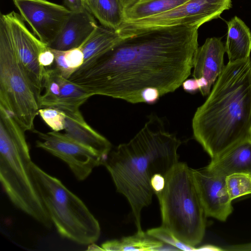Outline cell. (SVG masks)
<instances>
[{
    "label": "cell",
    "mask_w": 251,
    "mask_h": 251,
    "mask_svg": "<svg viewBox=\"0 0 251 251\" xmlns=\"http://www.w3.org/2000/svg\"><path fill=\"white\" fill-rule=\"evenodd\" d=\"M198 30L159 27L123 37L105 53L84 62L68 79L91 96L153 104L190 75L199 47Z\"/></svg>",
    "instance_id": "6da1fadb"
},
{
    "label": "cell",
    "mask_w": 251,
    "mask_h": 251,
    "mask_svg": "<svg viewBox=\"0 0 251 251\" xmlns=\"http://www.w3.org/2000/svg\"><path fill=\"white\" fill-rule=\"evenodd\" d=\"M181 141L167 130L163 120L151 115L141 129L127 143L110 151L103 162L117 191L127 200L133 214L137 232H142V210L149 205L154 192L153 176H165L178 162Z\"/></svg>",
    "instance_id": "7a4b0ae2"
},
{
    "label": "cell",
    "mask_w": 251,
    "mask_h": 251,
    "mask_svg": "<svg viewBox=\"0 0 251 251\" xmlns=\"http://www.w3.org/2000/svg\"><path fill=\"white\" fill-rule=\"evenodd\" d=\"M193 136L211 159L251 139V61L228 63L192 121Z\"/></svg>",
    "instance_id": "3957f363"
},
{
    "label": "cell",
    "mask_w": 251,
    "mask_h": 251,
    "mask_svg": "<svg viewBox=\"0 0 251 251\" xmlns=\"http://www.w3.org/2000/svg\"><path fill=\"white\" fill-rule=\"evenodd\" d=\"M25 131L0 106V181L12 203L47 228L53 223L32 179Z\"/></svg>",
    "instance_id": "277c9868"
},
{
    "label": "cell",
    "mask_w": 251,
    "mask_h": 251,
    "mask_svg": "<svg viewBox=\"0 0 251 251\" xmlns=\"http://www.w3.org/2000/svg\"><path fill=\"white\" fill-rule=\"evenodd\" d=\"M164 177V189L155 194L161 226L184 244L195 247L204 236L207 216L194 183L193 169L178 161Z\"/></svg>",
    "instance_id": "5b68a950"
},
{
    "label": "cell",
    "mask_w": 251,
    "mask_h": 251,
    "mask_svg": "<svg viewBox=\"0 0 251 251\" xmlns=\"http://www.w3.org/2000/svg\"><path fill=\"white\" fill-rule=\"evenodd\" d=\"M31 171L36 188L60 235L81 245L95 243L100 234V224L81 200L33 162Z\"/></svg>",
    "instance_id": "8992f818"
},
{
    "label": "cell",
    "mask_w": 251,
    "mask_h": 251,
    "mask_svg": "<svg viewBox=\"0 0 251 251\" xmlns=\"http://www.w3.org/2000/svg\"><path fill=\"white\" fill-rule=\"evenodd\" d=\"M40 96L19 61L3 14L0 16V106L25 131L34 129Z\"/></svg>",
    "instance_id": "52a82bcc"
},
{
    "label": "cell",
    "mask_w": 251,
    "mask_h": 251,
    "mask_svg": "<svg viewBox=\"0 0 251 251\" xmlns=\"http://www.w3.org/2000/svg\"><path fill=\"white\" fill-rule=\"evenodd\" d=\"M231 0H189L164 13L124 22L117 31L123 38L159 27L185 26L199 28L205 23L220 17L224 11L231 7Z\"/></svg>",
    "instance_id": "ba28073f"
},
{
    "label": "cell",
    "mask_w": 251,
    "mask_h": 251,
    "mask_svg": "<svg viewBox=\"0 0 251 251\" xmlns=\"http://www.w3.org/2000/svg\"><path fill=\"white\" fill-rule=\"evenodd\" d=\"M32 131L42 140L36 141V147L65 162L79 181L85 179L95 167L103 165L104 159L66 133H43L35 129Z\"/></svg>",
    "instance_id": "9c48e42d"
},
{
    "label": "cell",
    "mask_w": 251,
    "mask_h": 251,
    "mask_svg": "<svg viewBox=\"0 0 251 251\" xmlns=\"http://www.w3.org/2000/svg\"><path fill=\"white\" fill-rule=\"evenodd\" d=\"M3 15L19 61L40 97L48 69L40 64L38 57L48 47L29 30L21 15L13 11Z\"/></svg>",
    "instance_id": "30bf717a"
},
{
    "label": "cell",
    "mask_w": 251,
    "mask_h": 251,
    "mask_svg": "<svg viewBox=\"0 0 251 251\" xmlns=\"http://www.w3.org/2000/svg\"><path fill=\"white\" fill-rule=\"evenodd\" d=\"M34 34L47 46L57 37L72 11L47 0H13Z\"/></svg>",
    "instance_id": "8fae6325"
},
{
    "label": "cell",
    "mask_w": 251,
    "mask_h": 251,
    "mask_svg": "<svg viewBox=\"0 0 251 251\" xmlns=\"http://www.w3.org/2000/svg\"><path fill=\"white\" fill-rule=\"evenodd\" d=\"M194 183L207 217L226 221L233 211L226 177L206 167L193 170Z\"/></svg>",
    "instance_id": "7c38bea8"
},
{
    "label": "cell",
    "mask_w": 251,
    "mask_h": 251,
    "mask_svg": "<svg viewBox=\"0 0 251 251\" xmlns=\"http://www.w3.org/2000/svg\"><path fill=\"white\" fill-rule=\"evenodd\" d=\"M225 47L219 38H208L198 47L194 60L192 75L197 81L199 91L203 96L209 94L212 85L223 72L225 66Z\"/></svg>",
    "instance_id": "4fadbf2b"
},
{
    "label": "cell",
    "mask_w": 251,
    "mask_h": 251,
    "mask_svg": "<svg viewBox=\"0 0 251 251\" xmlns=\"http://www.w3.org/2000/svg\"><path fill=\"white\" fill-rule=\"evenodd\" d=\"M98 25L88 9L72 12L57 37L47 47L60 50L80 48Z\"/></svg>",
    "instance_id": "5bb4252c"
},
{
    "label": "cell",
    "mask_w": 251,
    "mask_h": 251,
    "mask_svg": "<svg viewBox=\"0 0 251 251\" xmlns=\"http://www.w3.org/2000/svg\"><path fill=\"white\" fill-rule=\"evenodd\" d=\"M64 112L65 133L105 160L111 150V143L86 123L79 110Z\"/></svg>",
    "instance_id": "9a60e30c"
},
{
    "label": "cell",
    "mask_w": 251,
    "mask_h": 251,
    "mask_svg": "<svg viewBox=\"0 0 251 251\" xmlns=\"http://www.w3.org/2000/svg\"><path fill=\"white\" fill-rule=\"evenodd\" d=\"M206 167L224 177L236 173L251 175V139L242 141L218 157Z\"/></svg>",
    "instance_id": "2e32d148"
},
{
    "label": "cell",
    "mask_w": 251,
    "mask_h": 251,
    "mask_svg": "<svg viewBox=\"0 0 251 251\" xmlns=\"http://www.w3.org/2000/svg\"><path fill=\"white\" fill-rule=\"evenodd\" d=\"M227 35L225 45L229 62H233L250 58L251 32L245 23L234 16L227 22Z\"/></svg>",
    "instance_id": "e0dca14e"
},
{
    "label": "cell",
    "mask_w": 251,
    "mask_h": 251,
    "mask_svg": "<svg viewBox=\"0 0 251 251\" xmlns=\"http://www.w3.org/2000/svg\"><path fill=\"white\" fill-rule=\"evenodd\" d=\"M85 3L101 25L117 31L124 23V9L119 0H85Z\"/></svg>",
    "instance_id": "ac0fdd59"
},
{
    "label": "cell",
    "mask_w": 251,
    "mask_h": 251,
    "mask_svg": "<svg viewBox=\"0 0 251 251\" xmlns=\"http://www.w3.org/2000/svg\"><path fill=\"white\" fill-rule=\"evenodd\" d=\"M188 0H137L124 9V22L135 21L164 13Z\"/></svg>",
    "instance_id": "d6986e66"
},
{
    "label": "cell",
    "mask_w": 251,
    "mask_h": 251,
    "mask_svg": "<svg viewBox=\"0 0 251 251\" xmlns=\"http://www.w3.org/2000/svg\"><path fill=\"white\" fill-rule=\"evenodd\" d=\"M122 38L117 31L101 25H98L92 34L80 47L84 55V63L105 53L116 45Z\"/></svg>",
    "instance_id": "ffe728a7"
},
{
    "label": "cell",
    "mask_w": 251,
    "mask_h": 251,
    "mask_svg": "<svg viewBox=\"0 0 251 251\" xmlns=\"http://www.w3.org/2000/svg\"><path fill=\"white\" fill-rule=\"evenodd\" d=\"M164 243L149 235L147 232H136L131 236L121 239L107 241L101 244L104 251H159Z\"/></svg>",
    "instance_id": "44dd1931"
},
{
    "label": "cell",
    "mask_w": 251,
    "mask_h": 251,
    "mask_svg": "<svg viewBox=\"0 0 251 251\" xmlns=\"http://www.w3.org/2000/svg\"><path fill=\"white\" fill-rule=\"evenodd\" d=\"M91 97L82 88L62 76L60 94L54 108L63 112L75 111Z\"/></svg>",
    "instance_id": "7402d4cb"
},
{
    "label": "cell",
    "mask_w": 251,
    "mask_h": 251,
    "mask_svg": "<svg viewBox=\"0 0 251 251\" xmlns=\"http://www.w3.org/2000/svg\"><path fill=\"white\" fill-rule=\"evenodd\" d=\"M61 77L53 67L47 69L44 84L45 91L39 98L41 108L55 107L60 94Z\"/></svg>",
    "instance_id": "603a6c76"
},
{
    "label": "cell",
    "mask_w": 251,
    "mask_h": 251,
    "mask_svg": "<svg viewBox=\"0 0 251 251\" xmlns=\"http://www.w3.org/2000/svg\"><path fill=\"white\" fill-rule=\"evenodd\" d=\"M226 184L230 199L251 194V175L236 173L226 177Z\"/></svg>",
    "instance_id": "cb8c5ba5"
},
{
    "label": "cell",
    "mask_w": 251,
    "mask_h": 251,
    "mask_svg": "<svg viewBox=\"0 0 251 251\" xmlns=\"http://www.w3.org/2000/svg\"><path fill=\"white\" fill-rule=\"evenodd\" d=\"M38 114L53 131L64 129L66 114L63 111L54 107H42Z\"/></svg>",
    "instance_id": "d4e9b609"
},
{
    "label": "cell",
    "mask_w": 251,
    "mask_h": 251,
    "mask_svg": "<svg viewBox=\"0 0 251 251\" xmlns=\"http://www.w3.org/2000/svg\"><path fill=\"white\" fill-rule=\"evenodd\" d=\"M147 233L150 236L162 241V242L173 246L179 250L197 251L195 247L191 246L184 244L171 232L161 226L158 227L149 229Z\"/></svg>",
    "instance_id": "484cf974"
},
{
    "label": "cell",
    "mask_w": 251,
    "mask_h": 251,
    "mask_svg": "<svg viewBox=\"0 0 251 251\" xmlns=\"http://www.w3.org/2000/svg\"><path fill=\"white\" fill-rule=\"evenodd\" d=\"M64 58L67 65L74 73L84 63V55L80 48L65 50Z\"/></svg>",
    "instance_id": "4316f807"
},
{
    "label": "cell",
    "mask_w": 251,
    "mask_h": 251,
    "mask_svg": "<svg viewBox=\"0 0 251 251\" xmlns=\"http://www.w3.org/2000/svg\"><path fill=\"white\" fill-rule=\"evenodd\" d=\"M50 49L54 55L53 67L61 76L64 78L69 79L74 72L68 67L66 63L64 58L65 50Z\"/></svg>",
    "instance_id": "83f0119b"
},
{
    "label": "cell",
    "mask_w": 251,
    "mask_h": 251,
    "mask_svg": "<svg viewBox=\"0 0 251 251\" xmlns=\"http://www.w3.org/2000/svg\"><path fill=\"white\" fill-rule=\"evenodd\" d=\"M40 64L43 67L49 69L53 67L54 62V55L48 47L41 51L38 57Z\"/></svg>",
    "instance_id": "f1b7e54d"
},
{
    "label": "cell",
    "mask_w": 251,
    "mask_h": 251,
    "mask_svg": "<svg viewBox=\"0 0 251 251\" xmlns=\"http://www.w3.org/2000/svg\"><path fill=\"white\" fill-rule=\"evenodd\" d=\"M151 184L154 193L162 191L165 184L164 176L160 174L154 175L151 179Z\"/></svg>",
    "instance_id": "f546056e"
},
{
    "label": "cell",
    "mask_w": 251,
    "mask_h": 251,
    "mask_svg": "<svg viewBox=\"0 0 251 251\" xmlns=\"http://www.w3.org/2000/svg\"><path fill=\"white\" fill-rule=\"evenodd\" d=\"M68 8L72 12H79L87 9L85 0H63Z\"/></svg>",
    "instance_id": "4dcf8cb0"
},
{
    "label": "cell",
    "mask_w": 251,
    "mask_h": 251,
    "mask_svg": "<svg viewBox=\"0 0 251 251\" xmlns=\"http://www.w3.org/2000/svg\"><path fill=\"white\" fill-rule=\"evenodd\" d=\"M185 91L194 94L199 90V86L197 81L194 78L186 79L182 84Z\"/></svg>",
    "instance_id": "1f68e13d"
},
{
    "label": "cell",
    "mask_w": 251,
    "mask_h": 251,
    "mask_svg": "<svg viewBox=\"0 0 251 251\" xmlns=\"http://www.w3.org/2000/svg\"><path fill=\"white\" fill-rule=\"evenodd\" d=\"M225 250L230 251H251V243L237 245L226 248Z\"/></svg>",
    "instance_id": "d6a6232c"
},
{
    "label": "cell",
    "mask_w": 251,
    "mask_h": 251,
    "mask_svg": "<svg viewBox=\"0 0 251 251\" xmlns=\"http://www.w3.org/2000/svg\"><path fill=\"white\" fill-rule=\"evenodd\" d=\"M137 0H119L124 9L126 8Z\"/></svg>",
    "instance_id": "836d02e7"
},
{
    "label": "cell",
    "mask_w": 251,
    "mask_h": 251,
    "mask_svg": "<svg viewBox=\"0 0 251 251\" xmlns=\"http://www.w3.org/2000/svg\"><path fill=\"white\" fill-rule=\"evenodd\" d=\"M88 250L89 251H104L103 249L101 247H100L97 245H95L94 243L91 244L90 246H89Z\"/></svg>",
    "instance_id": "e575fe53"
}]
</instances>
